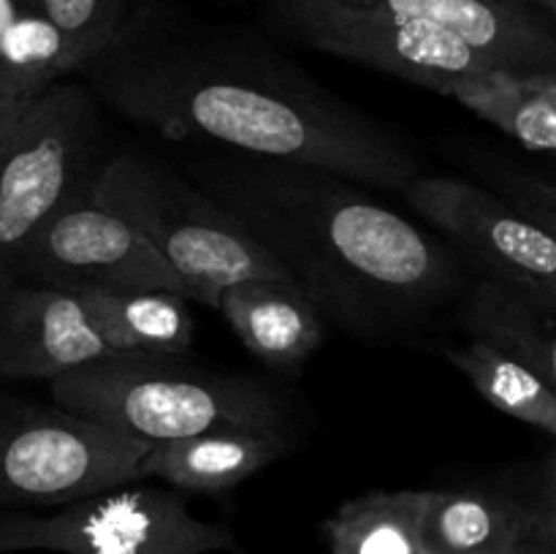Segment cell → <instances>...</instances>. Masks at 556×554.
<instances>
[{
  "mask_svg": "<svg viewBox=\"0 0 556 554\" xmlns=\"http://www.w3.org/2000/svg\"><path fill=\"white\" fill-rule=\"evenodd\" d=\"M0 63L41 85L74 76L79 68L63 33L43 16L20 9L0 33Z\"/></svg>",
  "mask_w": 556,
  "mask_h": 554,
  "instance_id": "cell-21",
  "label": "cell"
},
{
  "mask_svg": "<svg viewBox=\"0 0 556 554\" xmlns=\"http://www.w3.org/2000/svg\"><path fill=\"white\" fill-rule=\"evenodd\" d=\"M16 14V3L14 0H0V33L5 30V25H9L11 20H14Z\"/></svg>",
  "mask_w": 556,
  "mask_h": 554,
  "instance_id": "cell-24",
  "label": "cell"
},
{
  "mask_svg": "<svg viewBox=\"0 0 556 554\" xmlns=\"http://www.w3.org/2000/svg\"><path fill=\"white\" fill-rule=\"evenodd\" d=\"M443 353L489 405L541 432H556V386L546 383L541 375L510 358L508 353L476 340L445 348Z\"/></svg>",
  "mask_w": 556,
  "mask_h": 554,
  "instance_id": "cell-20",
  "label": "cell"
},
{
  "mask_svg": "<svg viewBox=\"0 0 556 554\" xmlns=\"http://www.w3.org/2000/svg\"><path fill=\"white\" fill-rule=\"evenodd\" d=\"M532 152L556 150V71L483 68L440 90Z\"/></svg>",
  "mask_w": 556,
  "mask_h": 554,
  "instance_id": "cell-17",
  "label": "cell"
},
{
  "mask_svg": "<svg viewBox=\"0 0 556 554\" xmlns=\"http://www.w3.org/2000/svg\"><path fill=\"white\" fill-rule=\"evenodd\" d=\"M103 106L76 76L52 81L0 136V288L22 250L65 204L87 193L106 150Z\"/></svg>",
  "mask_w": 556,
  "mask_h": 554,
  "instance_id": "cell-5",
  "label": "cell"
},
{
  "mask_svg": "<svg viewBox=\"0 0 556 554\" xmlns=\"http://www.w3.org/2000/svg\"><path fill=\"white\" fill-rule=\"evenodd\" d=\"M427 489H378L342 503L320 525L329 554H427Z\"/></svg>",
  "mask_w": 556,
  "mask_h": 554,
  "instance_id": "cell-19",
  "label": "cell"
},
{
  "mask_svg": "<svg viewBox=\"0 0 556 554\" xmlns=\"http://www.w3.org/2000/svg\"><path fill=\"white\" fill-rule=\"evenodd\" d=\"M185 174L286 269L326 324L367 342L421 329L465 293L459 259L369 188L304 163L223 152Z\"/></svg>",
  "mask_w": 556,
  "mask_h": 554,
  "instance_id": "cell-2",
  "label": "cell"
},
{
  "mask_svg": "<svg viewBox=\"0 0 556 554\" xmlns=\"http://www.w3.org/2000/svg\"><path fill=\"white\" fill-rule=\"evenodd\" d=\"M112 353L71 291L38 282L0 288V378L54 380Z\"/></svg>",
  "mask_w": 556,
  "mask_h": 554,
  "instance_id": "cell-13",
  "label": "cell"
},
{
  "mask_svg": "<svg viewBox=\"0 0 556 554\" xmlns=\"http://www.w3.org/2000/svg\"><path fill=\"white\" fill-rule=\"evenodd\" d=\"M448 30L503 68L556 71V20L530 0H307Z\"/></svg>",
  "mask_w": 556,
  "mask_h": 554,
  "instance_id": "cell-12",
  "label": "cell"
},
{
  "mask_svg": "<svg viewBox=\"0 0 556 554\" xmlns=\"http://www.w3.org/2000/svg\"><path fill=\"white\" fill-rule=\"evenodd\" d=\"M14 282L63 291H172L188 288L172 266L112 212L79 196L49 217L22 250Z\"/></svg>",
  "mask_w": 556,
  "mask_h": 554,
  "instance_id": "cell-10",
  "label": "cell"
},
{
  "mask_svg": "<svg viewBox=\"0 0 556 554\" xmlns=\"http://www.w3.org/2000/svg\"><path fill=\"white\" fill-rule=\"evenodd\" d=\"M14 3L20 11H30L52 22L79 60V68L101 49H106L128 20V0H14Z\"/></svg>",
  "mask_w": 556,
  "mask_h": 554,
  "instance_id": "cell-22",
  "label": "cell"
},
{
  "mask_svg": "<svg viewBox=\"0 0 556 554\" xmlns=\"http://www.w3.org/2000/svg\"><path fill=\"white\" fill-rule=\"evenodd\" d=\"M293 443L280 432L220 429L190 438L147 443L139 478H161L174 489L201 494L228 492L271 462L291 454Z\"/></svg>",
  "mask_w": 556,
  "mask_h": 554,
  "instance_id": "cell-15",
  "label": "cell"
},
{
  "mask_svg": "<svg viewBox=\"0 0 556 554\" xmlns=\"http://www.w3.org/2000/svg\"><path fill=\"white\" fill-rule=\"evenodd\" d=\"M74 76L103 109L161 139L329 168L369 190H402L421 174L396 130L253 33L128 11L114 41Z\"/></svg>",
  "mask_w": 556,
  "mask_h": 554,
  "instance_id": "cell-1",
  "label": "cell"
},
{
  "mask_svg": "<svg viewBox=\"0 0 556 554\" xmlns=\"http://www.w3.org/2000/svg\"><path fill=\"white\" fill-rule=\"evenodd\" d=\"M481 277H494L556 313L554 234L527 221L492 190L467 179L416 174L400 190Z\"/></svg>",
  "mask_w": 556,
  "mask_h": 554,
  "instance_id": "cell-9",
  "label": "cell"
},
{
  "mask_svg": "<svg viewBox=\"0 0 556 554\" xmlns=\"http://www.w3.org/2000/svg\"><path fill=\"white\" fill-rule=\"evenodd\" d=\"M54 405L125 438L161 443L220 429H293V407L253 375L215 373L185 356L112 353L49 380Z\"/></svg>",
  "mask_w": 556,
  "mask_h": 554,
  "instance_id": "cell-3",
  "label": "cell"
},
{
  "mask_svg": "<svg viewBox=\"0 0 556 554\" xmlns=\"http://www.w3.org/2000/svg\"><path fill=\"white\" fill-rule=\"evenodd\" d=\"M421 536L427 554L556 552L554 459L548 456L530 483L494 476L427 489Z\"/></svg>",
  "mask_w": 556,
  "mask_h": 554,
  "instance_id": "cell-11",
  "label": "cell"
},
{
  "mask_svg": "<svg viewBox=\"0 0 556 554\" xmlns=\"http://www.w3.org/2000/svg\"><path fill=\"white\" fill-rule=\"evenodd\" d=\"M0 552L242 554V546L226 525L199 519L174 489L123 483L52 514H0Z\"/></svg>",
  "mask_w": 556,
  "mask_h": 554,
  "instance_id": "cell-6",
  "label": "cell"
},
{
  "mask_svg": "<svg viewBox=\"0 0 556 554\" xmlns=\"http://www.w3.org/2000/svg\"><path fill=\"white\" fill-rule=\"evenodd\" d=\"M215 310L255 358L280 373H296L324 345V315L293 280H239L217 293Z\"/></svg>",
  "mask_w": 556,
  "mask_h": 554,
  "instance_id": "cell-14",
  "label": "cell"
},
{
  "mask_svg": "<svg viewBox=\"0 0 556 554\" xmlns=\"http://www.w3.org/2000/svg\"><path fill=\"white\" fill-rule=\"evenodd\" d=\"M459 299L456 324L467 340L508 353L556 386V313L543 310L508 282L481 275Z\"/></svg>",
  "mask_w": 556,
  "mask_h": 554,
  "instance_id": "cell-16",
  "label": "cell"
},
{
  "mask_svg": "<svg viewBox=\"0 0 556 554\" xmlns=\"http://www.w3.org/2000/svg\"><path fill=\"white\" fill-rule=\"evenodd\" d=\"M548 554H556V552H548Z\"/></svg>",
  "mask_w": 556,
  "mask_h": 554,
  "instance_id": "cell-25",
  "label": "cell"
},
{
  "mask_svg": "<svg viewBox=\"0 0 556 554\" xmlns=\"http://www.w3.org/2000/svg\"><path fill=\"white\" fill-rule=\"evenodd\" d=\"M87 199L128 223L172 266L193 302L215 307L217 293L239 280H291L231 212L155 155L109 152Z\"/></svg>",
  "mask_w": 556,
  "mask_h": 554,
  "instance_id": "cell-4",
  "label": "cell"
},
{
  "mask_svg": "<svg viewBox=\"0 0 556 554\" xmlns=\"http://www.w3.org/2000/svg\"><path fill=\"white\" fill-rule=\"evenodd\" d=\"M49 85L30 79V76H22L16 71L5 68L0 63V136L14 125V119L30 106L33 98L41 90H47Z\"/></svg>",
  "mask_w": 556,
  "mask_h": 554,
  "instance_id": "cell-23",
  "label": "cell"
},
{
  "mask_svg": "<svg viewBox=\"0 0 556 554\" xmlns=\"http://www.w3.org/2000/svg\"><path fill=\"white\" fill-rule=\"evenodd\" d=\"M147 443L0 391V508H58L139 481Z\"/></svg>",
  "mask_w": 556,
  "mask_h": 554,
  "instance_id": "cell-7",
  "label": "cell"
},
{
  "mask_svg": "<svg viewBox=\"0 0 556 554\" xmlns=\"http://www.w3.org/2000/svg\"><path fill=\"white\" fill-rule=\"evenodd\" d=\"M85 307L96 335L114 353L188 356L193 315L188 299L172 291H71Z\"/></svg>",
  "mask_w": 556,
  "mask_h": 554,
  "instance_id": "cell-18",
  "label": "cell"
},
{
  "mask_svg": "<svg viewBox=\"0 0 556 554\" xmlns=\"http://www.w3.org/2000/svg\"><path fill=\"white\" fill-rule=\"evenodd\" d=\"M261 22L269 33L299 47L383 71L434 92L459 76L503 68L489 63L459 36L440 27L396 22L389 16L307 0H264Z\"/></svg>",
  "mask_w": 556,
  "mask_h": 554,
  "instance_id": "cell-8",
  "label": "cell"
}]
</instances>
